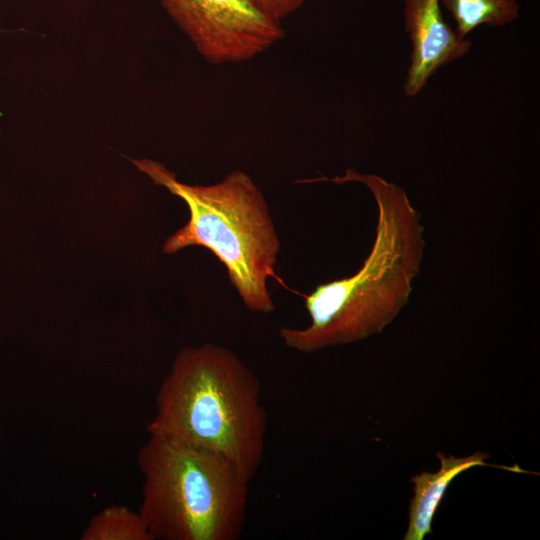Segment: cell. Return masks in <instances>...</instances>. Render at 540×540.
I'll return each instance as SVG.
<instances>
[{"instance_id":"obj_10","label":"cell","mask_w":540,"mask_h":540,"mask_svg":"<svg viewBox=\"0 0 540 540\" xmlns=\"http://www.w3.org/2000/svg\"><path fill=\"white\" fill-rule=\"evenodd\" d=\"M261 13L280 23L298 10L306 0H249Z\"/></svg>"},{"instance_id":"obj_2","label":"cell","mask_w":540,"mask_h":540,"mask_svg":"<svg viewBox=\"0 0 540 540\" xmlns=\"http://www.w3.org/2000/svg\"><path fill=\"white\" fill-rule=\"evenodd\" d=\"M147 430L223 459L250 483L267 433L260 382L227 348H185L158 390Z\"/></svg>"},{"instance_id":"obj_1","label":"cell","mask_w":540,"mask_h":540,"mask_svg":"<svg viewBox=\"0 0 540 540\" xmlns=\"http://www.w3.org/2000/svg\"><path fill=\"white\" fill-rule=\"evenodd\" d=\"M331 181L359 182L370 190L378 209L376 235L356 273L320 284L305 296L311 319L307 327L279 329L285 345L303 353L382 332L407 304L425 248L420 214L402 187L353 170Z\"/></svg>"},{"instance_id":"obj_3","label":"cell","mask_w":540,"mask_h":540,"mask_svg":"<svg viewBox=\"0 0 540 540\" xmlns=\"http://www.w3.org/2000/svg\"><path fill=\"white\" fill-rule=\"evenodd\" d=\"M133 163L189 209L188 222L165 241L163 252L173 254L189 246L209 249L225 265L244 305L252 311L272 312L267 279L275 277L280 242L267 203L249 175L235 170L212 185H188L158 162Z\"/></svg>"},{"instance_id":"obj_4","label":"cell","mask_w":540,"mask_h":540,"mask_svg":"<svg viewBox=\"0 0 540 540\" xmlns=\"http://www.w3.org/2000/svg\"><path fill=\"white\" fill-rule=\"evenodd\" d=\"M139 513L153 540H236L247 513L248 485L223 459L151 435L139 449Z\"/></svg>"},{"instance_id":"obj_9","label":"cell","mask_w":540,"mask_h":540,"mask_svg":"<svg viewBox=\"0 0 540 540\" xmlns=\"http://www.w3.org/2000/svg\"><path fill=\"white\" fill-rule=\"evenodd\" d=\"M82 540H153L139 511L110 505L88 522Z\"/></svg>"},{"instance_id":"obj_5","label":"cell","mask_w":540,"mask_h":540,"mask_svg":"<svg viewBox=\"0 0 540 540\" xmlns=\"http://www.w3.org/2000/svg\"><path fill=\"white\" fill-rule=\"evenodd\" d=\"M205 61L212 65L248 61L284 36L280 23L249 0H160Z\"/></svg>"},{"instance_id":"obj_8","label":"cell","mask_w":540,"mask_h":540,"mask_svg":"<svg viewBox=\"0 0 540 540\" xmlns=\"http://www.w3.org/2000/svg\"><path fill=\"white\" fill-rule=\"evenodd\" d=\"M456 22L454 29L461 39L479 26L503 27L519 17L517 0H442Z\"/></svg>"},{"instance_id":"obj_6","label":"cell","mask_w":540,"mask_h":540,"mask_svg":"<svg viewBox=\"0 0 540 540\" xmlns=\"http://www.w3.org/2000/svg\"><path fill=\"white\" fill-rule=\"evenodd\" d=\"M404 21L412 44L404 93L415 97L440 68L462 58L472 44L445 21L440 0H404Z\"/></svg>"},{"instance_id":"obj_7","label":"cell","mask_w":540,"mask_h":540,"mask_svg":"<svg viewBox=\"0 0 540 540\" xmlns=\"http://www.w3.org/2000/svg\"><path fill=\"white\" fill-rule=\"evenodd\" d=\"M440 468L436 472L423 471L411 478L414 496L409 507V524L404 540H423L432 533V521L450 483L462 472L486 463L489 454L477 451L467 457L438 453ZM493 467V466H492Z\"/></svg>"}]
</instances>
